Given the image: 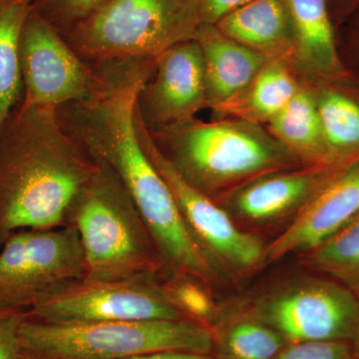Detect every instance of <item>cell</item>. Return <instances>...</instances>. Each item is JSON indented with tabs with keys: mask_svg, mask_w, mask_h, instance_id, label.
<instances>
[{
	"mask_svg": "<svg viewBox=\"0 0 359 359\" xmlns=\"http://www.w3.org/2000/svg\"><path fill=\"white\" fill-rule=\"evenodd\" d=\"M149 67L122 77L105 95L57 109L61 125L96 163L126 189L171 276H188L209 285L229 276L193 235L173 193L142 146L136 129L137 99Z\"/></svg>",
	"mask_w": 359,
	"mask_h": 359,
	"instance_id": "cell-1",
	"label": "cell"
},
{
	"mask_svg": "<svg viewBox=\"0 0 359 359\" xmlns=\"http://www.w3.org/2000/svg\"><path fill=\"white\" fill-rule=\"evenodd\" d=\"M107 1L109 0H33V11L65 34Z\"/></svg>",
	"mask_w": 359,
	"mask_h": 359,
	"instance_id": "cell-25",
	"label": "cell"
},
{
	"mask_svg": "<svg viewBox=\"0 0 359 359\" xmlns=\"http://www.w3.org/2000/svg\"><path fill=\"white\" fill-rule=\"evenodd\" d=\"M26 311H0V359H22L20 328Z\"/></svg>",
	"mask_w": 359,
	"mask_h": 359,
	"instance_id": "cell-27",
	"label": "cell"
},
{
	"mask_svg": "<svg viewBox=\"0 0 359 359\" xmlns=\"http://www.w3.org/2000/svg\"><path fill=\"white\" fill-rule=\"evenodd\" d=\"M168 299L188 320L212 328L218 320L219 309L207 283L188 276H171L162 283Z\"/></svg>",
	"mask_w": 359,
	"mask_h": 359,
	"instance_id": "cell-24",
	"label": "cell"
},
{
	"mask_svg": "<svg viewBox=\"0 0 359 359\" xmlns=\"http://www.w3.org/2000/svg\"><path fill=\"white\" fill-rule=\"evenodd\" d=\"M211 330L219 359H273L289 344L249 311L219 320Z\"/></svg>",
	"mask_w": 359,
	"mask_h": 359,
	"instance_id": "cell-20",
	"label": "cell"
},
{
	"mask_svg": "<svg viewBox=\"0 0 359 359\" xmlns=\"http://www.w3.org/2000/svg\"><path fill=\"white\" fill-rule=\"evenodd\" d=\"M299 88L287 61L271 60L244 91L212 110L221 117L268 124Z\"/></svg>",
	"mask_w": 359,
	"mask_h": 359,
	"instance_id": "cell-19",
	"label": "cell"
},
{
	"mask_svg": "<svg viewBox=\"0 0 359 359\" xmlns=\"http://www.w3.org/2000/svg\"><path fill=\"white\" fill-rule=\"evenodd\" d=\"M273 359H356L347 341H306L287 344Z\"/></svg>",
	"mask_w": 359,
	"mask_h": 359,
	"instance_id": "cell-26",
	"label": "cell"
},
{
	"mask_svg": "<svg viewBox=\"0 0 359 359\" xmlns=\"http://www.w3.org/2000/svg\"><path fill=\"white\" fill-rule=\"evenodd\" d=\"M85 275L73 224L15 231L0 248V311L28 313Z\"/></svg>",
	"mask_w": 359,
	"mask_h": 359,
	"instance_id": "cell-7",
	"label": "cell"
},
{
	"mask_svg": "<svg viewBox=\"0 0 359 359\" xmlns=\"http://www.w3.org/2000/svg\"><path fill=\"white\" fill-rule=\"evenodd\" d=\"M287 344L353 340L359 302L332 278H306L264 295L249 309Z\"/></svg>",
	"mask_w": 359,
	"mask_h": 359,
	"instance_id": "cell-9",
	"label": "cell"
},
{
	"mask_svg": "<svg viewBox=\"0 0 359 359\" xmlns=\"http://www.w3.org/2000/svg\"><path fill=\"white\" fill-rule=\"evenodd\" d=\"M202 25L200 0H109L62 35L81 57L151 63Z\"/></svg>",
	"mask_w": 359,
	"mask_h": 359,
	"instance_id": "cell-6",
	"label": "cell"
},
{
	"mask_svg": "<svg viewBox=\"0 0 359 359\" xmlns=\"http://www.w3.org/2000/svg\"><path fill=\"white\" fill-rule=\"evenodd\" d=\"M96 164L68 223L76 229L83 250L85 280L157 276L164 264L147 224L119 180L107 167Z\"/></svg>",
	"mask_w": 359,
	"mask_h": 359,
	"instance_id": "cell-4",
	"label": "cell"
},
{
	"mask_svg": "<svg viewBox=\"0 0 359 359\" xmlns=\"http://www.w3.org/2000/svg\"><path fill=\"white\" fill-rule=\"evenodd\" d=\"M252 0H200L203 25H216L222 18Z\"/></svg>",
	"mask_w": 359,
	"mask_h": 359,
	"instance_id": "cell-28",
	"label": "cell"
},
{
	"mask_svg": "<svg viewBox=\"0 0 359 359\" xmlns=\"http://www.w3.org/2000/svg\"><path fill=\"white\" fill-rule=\"evenodd\" d=\"M135 121L144 150L171 189L187 224L210 257L229 275L248 273L264 264L266 245L262 238L238 228L224 208L177 173L137 110Z\"/></svg>",
	"mask_w": 359,
	"mask_h": 359,
	"instance_id": "cell-11",
	"label": "cell"
},
{
	"mask_svg": "<svg viewBox=\"0 0 359 359\" xmlns=\"http://www.w3.org/2000/svg\"><path fill=\"white\" fill-rule=\"evenodd\" d=\"M53 323L188 320L168 299L157 276L124 280L71 283L28 311Z\"/></svg>",
	"mask_w": 359,
	"mask_h": 359,
	"instance_id": "cell-10",
	"label": "cell"
},
{
	"mask_svg": "<svg viewBox=\"0 0 359 359\" xmlns=\"http://www.w3.org/2000/svg\"><path fill=\"white\" fill-rule=\"evenodd\" d=\"M215 26L269 60L289 61L294 56V26L285 0H252Z\"/></svg>",
	"mask_w": 359,
	"mask_h": 359,
	"instance_id": "cell-16",
	"label": "cell"
},
{
	"mask_svg": "<svg viewBox=\"0 0 359 359\" xmlns=\"http://www.w3.org/2000/svg\"><path fill=\"white\" fill-rule=\"evenodd\" d=\"M294 26L292 59L304 72L337 76L340 63L327 0H285Z\"/></svg>",
	"mask_w": 359,
	"mask_h": 359,
	"instance_id": "cell-17",
	"label": "cell"
},
{
	"mask_svg": "<svg viewBox=\"0 0 359 359\" xmlns=\"http://www.w3.org/2000/svg\"><path fill=\"white\" fill-rule=\"evenodd\" d=\"M339 166H304L252 180L229 193V214L252 224H271L290 215L295 216Z\"/></svg>",
	"mask_w": 359,
	"mask_h": 359,
	"instance_id": "cell-14",
	"label": "cell"
},
{
	"mask_svg": "<svg viewBox=\"0 0 359 359\" xmlns=\"http://www.w3.org/2000/svg\"><path fill=\"white\" fill-rule=\"evenodd\" d=\"M316 102L332 162L346 164L359 149V104L332 91L323 92Z\"/></svg>",
	"mask_w": 359,
	"mask_h": 359,
	"instance_id": "cell-23",
	"label": "cell"
},
{
	"mask_svg": "<svg viewBox=\"0 0 359 359\" xmlns=\"http://www.w3.org/2000/svg\"><path fill=\"white\" fill-rule=\"evenodd\" d=\"M33 0H0V125L20 103V45Z\"/></svg>",
	"mask_w": 359,
	"mask_h": 359,
	"instance_id": "cell-21",
	"label": "cell"
},
{
	"mask_svg": "<svg viewBox=\"0 0 359 359\" xmlns=\"http://www.w3.org/2000/svg\"><path fill=\"white\" fill-rule=\"evenodd\" d=\"M304 255L302 264L346 287L359 302V214Z\"/></svg>",
	"mask_w": 359,
	"mask_h": 359,
	"instance_id": "cell-22",
	"label": "cell"
},
{
	"mask_svg": "<svg viewBox=\"0 0 359 359\" xmlns=\"http://www.w3.org/2000/svg\"><path fill=\"white\" fill-rule=\"evenodd\" d=\"M273 138L306 166H334L323 128L318 102L311 92L304 88L268 123Z\"/></svg>",
	"mask_w": 359,
	"mask_h": 359,
	"instance_id": "cell-18",
	"label": "cell"
},
{
	"mask_svg": "<svg viewBox=\"0 0 359 359\" xmlns=\"http://www.w3.org/2000/svg\"><path fill=\"white\" fill-rule=\"evenodd\" d=\"M195 40L204 55L207 103L212 109L244 91L271 61L229 39L215 25H201Z\"/></svg>",
	"mask_w": 359,
	"mask_h": 359,
	"instance_id": "cell-15",
	"label": "cell"
},
{
	"mask_svg": "<svg viewBox=\"0 0 359 359\" xmlns=\"http://www.w3.org/2000/svg\"><path fill=\"white\" fill-rule=\"evenodd\" d=\"M20 63L23 93L18 107L59 108L105 95L120 79L90 68L63 35L34 11L21 33Z\"/></svg>",
	"mask_w": 359,
	"mask_h": 359,
	"instance_id": "cell-8",
	"label": "cell"
},
{
	"mask_svg": "<svg viewBox=\"0 0 359 359\" xmlns=\"http://www.w3.org/2000/svg\"><path fill=\"white\" fill-rule=\"evenodd\" d=\"M149 131L177 173L210 198L266 175L306 166L262 125L244 120L193 118Z\"/></svg>",
	"mask_w": 359,
	"mask_h": 359,
	"instance_id": "cell-3",
	"label": "cell"
},
{
	"mask_svg": "<svg viewBox=\"0 0 359 359\" xmlns=\"http://www.w3.org/2000/svg\"><path fill=\"white\" fill-rule=\"evenodd\" d=\"M154 66V79L137 99V113L148 129L188 121L207 107L204 55L195 39L167 49Z\"/></svg>",
	"mask_w": 359,
	"mask_h": 359,
	"instance_id": "cell-12",
	"label": "cell"
},
{
	"mask_svg": "<svg viewBox=\"0 0 359 359\" xmlns=\"http://www.w3.org/2000/svg\"><path fill=\"white\" fill-rule=\"evenodd\" d=\"M57 109L18 106L0 125V248L15 231L68 224L98 168L63 128Z\"/></svg>",
	"mask_w": 359,
	"mask_h": 359,
	"instance_id": "cell-2",
	"label": "cell"
},
{
	"mask_svg": "<svg viewBox=\"0 0 359 359\" xmlns=\"http://www.w3.org/2000/svg\"><path fill=\"white\" fill-rule=\"evenodd\" d=\"M353 341L354 344L353 346L354 355H355L356 359H359V325Z\"/></svg>",
	"mask_w": 359,
	"mask_h": 359,
	"instance_id": "cell-30",
	"label": "cell"
},
{
	"mask_svg": "<svg viewBox=\"0 0 359 359\" xmlns=\"http://www.w3.org/2000/svg\"><path fill=\"white\" fill-rule=\"evenodd\" d=\"M124 359H219L217 356H212L210 354L186 353V351H161V353H153L140 354V355L131 356Z\"/></svg>",
	"mask_w": 359,
	"mask_h": 359,
	"instance_id": "cell-29",
	"label": "cell"
},
{
	"mask_svg": "<svg viewBox=\"0 0 359 359\" xmlns=\"http://www.w3.org/2000/svg\"><path fill=\"white\" fill-rule=\"evenodd\" d=\"M358 214L359 158H356L337 168L285 231L266 245L264 263L316 249Z\"/></svg>",
	"mask_w": 359,
	"mask_h": 359,
	"instance_id": "cell-13",
	"label": "cell"
},
{
	"mask_svg": "<svg viewBox=\"0 0 359 359\" xmlns=\"http://www.w3.org/2000/svg\"><path fill=\"white\" fill-rule=\"evenodd\" d=\"M22 359H124L161 351L210 354L211 328L191 320L53 323L26 316Z\"/></svg>",
	"mask_w": 359,
	"mask_h": 359,
	"instance_id": "cell-5",
	"label": "cell"
}]
</instances>
